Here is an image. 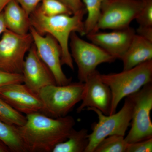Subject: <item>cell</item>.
Here are the masks:
<instances>
[{
    "mask_svg": "<svg viewBox=\"0 0 152 152\" xmlns=\"http://www.w3.org/2000/svg\"><path fill=\"white\" fill-rule=\"evenodd\" d=\"M86 10L88 16L84 21L85 33L92 32L97 23L102 4L105 0H82Z\"/></svg>",
    "mask_w": 152,
    "mask_h": 152,
    "instance_id": "obj_19",
    "label": "cell"
},
{
    "mask_svg": "<svg viewBox=\"0 0 152 152\" xmlns=\"http://www.w3.org/2000/svg\"><path fill=\"white\" fill-rule=\"evenodd\" d=\"M136 32L137 34L152 42V26H139Z\"/></svg>",
    "mask_w": 152,
    "mask_h": 152,
    "instance_id": "obj_28",
    "label": "cell"
},
{
    "mask_svg": "<svg viewBox=\"0 0 152 152\" xmlns=\"http://www.w3.org/2000/svg\"><path fill=\"white\" fill-rule=\"evenodd\" d=\"M133 108L132 94L126 97L122 108L112 115H107L95 108H87L88 110L92 111L97 115L99 121L92 125V132L89 134V144L85 152H94L99 143L109 136L124 137L130 125Z\"/></svg>",
    "mask_w": 152,
    "mask_h": 152,
    "instance_id": "obj_4",
    "label": "cell"
},
{
    "mask_svg": "<svg viewBox=\"0 0 152 152\" xmlns=\"http://www.w3.org/2000/svg\"><path fill=\"white\" fill-rule=\"evenodd\" d=\"M0 98L15 110L26 115L41 112L43 107L38 95L21 83L11 84L1 87Z\"/></svg>",
    "mask_w": 152,
    "mask_h": 152,
    "instance_id": "obj_13",
    "label": "cell"
},
{
    "mask_svg": "<svg viewBox=\"0 0 152 152\" xmlns=\"http://www.w3.org/2000/svg\"><path fill=\"white\" fill-rule=\"evenodd\" d=\"M141 6V0H105L93 32L129 27L131 22L135 20Z\"/></svg>",
    "mask_w": 152,
    "mask_h": 152,
    "instance_id": "obj_8",
    "label": "cell"
},
{
    "mask_svg": "<svg viewBox=\"0 0 152 152\" xmlns=\"http://www.w3.org/2000/svg\"><path fill=\"white\" fill-rule=\"evenodd\" d=\"M69 9L73 14L86 8L82 0H60Z\"/></svg>",
    "mask_w": 152,
    "mask_h": 152,
    "instance_id": "obj_26",
    "label": "cell"
},
{
    "mask_svg": "<svg viewBox=\"0 0 152 152\" xmlns=\"http://www.w3.org/2000/svg\"><path fill=\"white\" fill-rule=\"evenodd\" d=\"M141 1V8L135 20L139 26H152V0Z\"/></svg>",
    "mask_w": 152,
    "mask_h": 152,
    "instance_id": "obj_23",
    "label": "cell"
},
{
    "mask_svg": "<svg viewBox=\"0 0 152 152\" xmlns=\"http://www.w3.org/2000/svg\"><path fill=\"white\" fill-rule=\"evenodd\" d=\"M100 73L96 70L88 77L84 82L82 103L77 109L80 113L86 108L93 107L99 110L104 115H110L112 95L110 87L104 83Z\"/></svg>",
    "mask_w": 152,
    "mask_h": 152,
    "instance_id": "obj_11",
    "label": "cell"
},
{
    "mask_svg": "<svg viewBox=\"0 0 152 152\" xmlns=\"http://www.w3.org/2000/svg\"><path fill=\"white\" fill-rule=\"evenodd\" d=\"M11 152L8 147L0 140V152Z\"/></svg>",
    "mask_w": 152,
    "mask_h": 152,
    "instance_id": "obj_30",
    "label": "cell"
},
{
    "mask_svg": "<svg viewBox=\"0 0 152 152\" xmlns=\"http://www.w3.org/2000/svg\"><path fill=\"white\" fill-rule=\"evenodd\" d=\"M123 70H126L152 60V42L135 34L121 58Z\"/></svg>",
    "mask_w": 152,
    "mask_h": 152,
    "instance_id": "obj_15",
    "label": "cell"
},
{
    "mask_svg": "<svg viewBox=\"0 0 152 152\" xmlns=\"http://www.w3.org/2000/svg\"><path fill=\"white\" fill-rule=\"evenodd\" d=\"M7 29L18 35L29 33L30 17L15 0H12L3 11Z\"/></svg>",
    "mask_w": 152,
    "mask_h": 152,
    "instance_id": "obj_16",
    "label": "cell"
},
{
    "mask_svg": "<svg viewBox=\"0 0 152 152\" xmlns=\"http://www.w3.org/2000/svg\"><path fill=\"white\" fill-rule=\"evenodd\" d=\"M12 0H0V13L3 12L5 7Z\"/></svg>",
    "mask_w": 152,
    "mask_h": 152,
    "instance_id": "obj_31",
    "label": "cell"
},
{
    "mask_svg": "<svg viewBox=\"0 0 152 152\" xmlns=\"http://www.w3.org/2000/svg\"><path fill=\"white\" fill-rule=\"evenodd\" d=\"M29 33L39 57L52 72L57 85L65 86L71 83L72 77H67L62 68L61 49L56 40L49 34L42 35L32 26Z\"/></svg>",
    "mask_w": 152,
    "mask_h": 152,
    "instance_id": "obj_10",
    "label": "cell"
},
{
    "mask_svg": "<svg viewBox=\"0 0 152 152\" xmlns=\"http://www.w3.org/2000/svg\"><path fill=\"white\" fill-rule=\"evenodd\" d=\"M42 2L41 5L38 7L45 15L53 16L62 14L73 15L69 9L60 0H42Z\"/></svg>",
    "mask_w": 152,
    "mask_h": 152,
    "instance_id": "obj_22",
    "label": "cell"
},
{
    "mask_svg": "<svg viewBox=\"0 0 152 152\" xmlns=\"http://www.w3.org/2000/svg\"><path fill=\"white\" fill-rule=\"evenodd\" d=\"M33 43L30 33L21 35L6 30L0 39V70L22 74L25 56Z\"/></svg>",
    "mask_w": 152,
    "mask_h": 152,
    "instance_id": "obj_9",
    "label": "cell"
},
{
    "mask_svg": "<svg viewBox=\"0 0 152 152\" xmlns=\"http://www.w3.org/2000/svg\"><path fill=\"white\" fill-rule=\"evenodd\" d=\"M7 30V29L2 12L0 13V35L2 34L4 32Z\"/></svg>",
    "mask_w": 152,
    "mask_h": 152,
    "instance_id": "obj_29",
    "label": "cell"
},
{
    "mask_svg": "<svg viewBox=\"0 0 152 152\" xmlns=\"http://www.w3.org/2000/svg\"><path fill=\"white\" fill-rule=\"evenodd\" d=\"M100 77L111 91L110 115H112L116 112L123 99L137 92L144 86L152 82V60L120 73L100 74Z\"/></svg>",
    "mask_w": 152,
    "mask_h": 152,
    "instance_id": "obj_3",
    "label": "cell"
},
{
    "mask_svg": "<svg viewBox=\"0 0 152 152\" xmlns=\"http://www.w3.org/2000/svg\"><path fill=\"white\" fill-rule=\"evenodd\" d=\"M0 121L8 124L22 126L26 118L0 98Z\"/></svg>",
    "mask_w": 152,
    "mask_h": 152,
    "instance_id": "obj_20",
    "label": "cell"
},
{
    "mask_svg": "<svg viewBox=\"0 0 152 152\" xmlns=\"http://www.w3.org/2000/svg\"><path fill=\"white\" fill-rule=\"evenodd\" d=\"M84 87V83L80 81L44 87L38 94L43 105L40 112L53 118L66 116L81 101Z\"/></svg>",
    "mask_w": 152,
    "mask_h": 152,
    "instance_id": "obj_5",
    "label": "cell"
},
{
    "mask_svg": "<svg viewBox=\"0 0 152 152\" xmlns=\"http://www.w3.org/2000/svg\"><path fill=\"white\" fill-rule=\"evenodd\" d=\"M22 75L24 84L37 94L44 87L57 85L52 72L39 57L34 43L25 58Z\"/></svg>",
    "mask_w": 152,
    "mask_h": 152,
    "instance_id": "obj_12",
    "label": "cell"
},
{
    "mask_svg": "<svg viewBox=\"0 0 152 152\" xmlns=\"http://www.w3.org/2000/svg\"><path fill=\"white\" fill-rule=\"evenodd\" d=\"M69 48L72 59L77 66L79 81L83 83L96 70L99 65L113 63L116 60L100 47L80 38L75 32L70 36Z\"/></svg>",
    "mask_w": 152,
    "mask_h": 152,
    "instance_id": "obj_6",
    "label": "cell"
},
{
    "mask_svg": "<svg viewBox=\"0 0 152 152\" xmlns=\"http://www.w3.org/2000/svg\"><path fill=\"white\" fill-rule=\"evenodd\" d=\"M0 140L12 152H27L17 126L0 121Z\"/></svg>",
    "mask_w": 152,
    "mask_h": 152,
    "instance_id": "obj_18",
    "label": "cell"
},
{
    "mask_svg": "<svg viewBox=\"0 0 152 152\" xmlns=\"http://www.w3.org/2000/svg\"><path fill=\"white\" fill-rule=\"evenodd\" d=\"M17 83H23V77L22 74L10 73L0 70V88Z\"/></svg>",
    "mask_w": 152,
    "mask_h": 152,
    "instance_id": "obj_25",
    "label": "cell"
},
{
    "mask_svg": "<svg viewBox=\"0 0 152 152\" xmlns=\"http://www.w3.org/2000/svg\"><path fill=\"white\" fill-rule=\"evenodd\" d=\"M25 10L28 15L34 10L42 0H15Z\"/></svg>",
    "mask_w": 152,
    "mask_h": 152,
    "instance_id": "obj_27",
    "label": "cell"
},
{
    "mask_svg": "<svg viewBox=\"0 0 152 152\" xmlns=\"http://www.w3.org/2000/svg\"><path fill=\"white\" fill-rule=\"evenodd\" d=\"M128 145L124 136L113 135L102 140L94 152H126Z\"/></svg>",
    "mask_w": 152,
    "mask_h": 152,
    "instance_id": "obj_21",
    "label": "cell"
},
{
    "mask_svg": "<svg viewBox=\"0 0 152 152\" xmlns=\"http://www.w3.org/2000/svg\"><path fill=\"white\" fill-rule=\"evenodd\" d=\"M136 34L134 29L129 26L110 32H93L86 36L89 40L103 49L116 60H121Z\"/></svg>",
    "mask_w": 152,
    "mask_h": 152,
    "instance_id": "obj_14",
    "label": "cell"
},
{
    "mask_svg": "<svg viewBox=\"0 0 152 152\" xmlns=\"http://www.w3.org/2000/svg\"><path fill=\"white\" fill-rule=\"evenodd\" d=\"M133 108L131 128L125 137L128 143L152 138V82L133 94Z\"/></svg>",
    "mask_w": 152,
    "mask_h": 152,
    "instance_id": "obj_7",
    "label": "cell"
},
{
    "mask_svg": "<svg viewBox=\"0 0 152 152\" xmlns=\"http://www.w3.org/2000/svg\"><path fill=\"white\" fill-rule=\"evenodd\" d=\"M26 118L25 124L18 127L27 152H52L57 144L66 140L76 124L71 116L53 118L37 112Z\"/></svg>",
    "mask_w": 152,
    "mask_h": 152,
    "instance_id": "obj_1",
    "label": "cell"
},
{
    "mask_svg": "<svg viewBox=\"0 0 152 152\" xmlns=\"http://www.w3.org/2000/svg\"><path fill=\"white\" fill-rule=\"evenodd\" d=\"M88 130L73 129L64 141L57 144L52 152H85L89 144Z\"/></svg>",
    "mask_w": 152,
    "mask_h": 152,
    "instance_id": "obj_17",
    "label": "cell"
},
{
    "mask_svg": "<svg viewBox=\"0 0 152 152\" xmlns=\"http://www.w3.org/2000/svg\"><path fill=\"white\" fill-rule=\"evenodd\" d=\"M152 151V138L128 143L126 152H151Z\"/></svg>",
    "mask_w": 152,
    "mask_h": 152,
    "instance_id": "obj_24",
    "label": "cell"
},
{
    "mask_svg": "<svg viewBox=\"0 0 152 152\" xmlns=\"http://www.w3.org/2000/svg\"><path fill=\"white\" fill-rule=\"evenodd\" d=\"M86 8L72 15H58L48 16L44 15L37 7L29 17L31 26L42 35H51L58 42L61 49V63L74 70L73 61L69 48L70 36L73 32L86 35L84 17Z\"/></svg>",
    "mask_w": 152,
    "mask_h": 152,
    "instance_id": "obj_2",
    "label": "cell"
}]
</instances>
